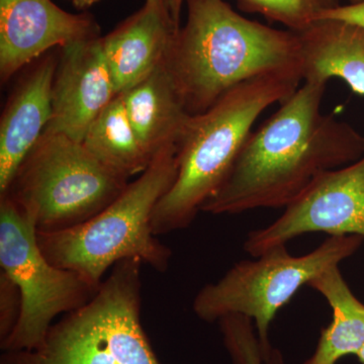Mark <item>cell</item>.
<instances>
[{"mask_svg":"<svg viewBox=\"0 0 364 364\" xmlns=\"http://www.w3.org/2000/svg\"><path fill=\"white\" fill-rule=\"evenodd\" d=\"M326 85L304 83L251 132L229 176L200 212L287 208L318 176L364 156V136L321 111Z\"/></svg>","mask_w":364,"mask_h":364,"instance_id":"obj_1","label":"cell"},{"mask_svg":"<svg viewBox=\"0 0 364 364\" xmlns=\"http://www.w3.org/2000/svg\"><path fill=\"white\" fill-rule=\"evenodd\" d=\"M164 65L191 114L236 86L274 72H301L298 33L248 20L225 0H186Z\"/></svg>","mask_w":364,"mask_h":364,"instance_id":"obj_2","label":"cell"},{"mask_svg":"<svg viewBox=\"0 0 364 364\" xmlns=\"http://www.w3.org/2000/svg\"><path fill=\"white\" fill-rule=\"evenodd\" d=\"M299 72H274L230 90L214 105L189 117L177 145V174L153 212V233H171L193 224L203 203L229 176L256 119L296 92Z\"/></svg>","mask_w":364,"mask_h":364,"instance_id":"obj_3","label":"cell"},{"mask_svg":"<svg viewBox=\"0 0 364 364\" xmlns=\"http://www.w3.org/2000/svg\"><path fill=\"white\" fill-rule=\"evenodd\" d=\"M177 174V145L158 153L149 167L90 220L63 231L38 232L41 250L55 267L78 273L100 287L109 268L139 259L159 272L168 269L171 249L158 240L151 221Z\"/></svg>","mask_w":364,"mask_h":364,"instance_id":"obj_4","label":"cell"},{"mask_svg":"<svg viewBox=\"0 0 364 364\" xmlns=\"http://www.w3.org/2000/svg\"><path fill=\"white\" fill-rule=\"evenodd\" d=\"M142 264L117 263L86 305L53 324L35 348L4 351L0 364H161L141 322Z\"/></svg>","mask_w":364,"mask_h":364,"instance_id":"obj_5","label":"cell"},{"mask_svg":"<svg viewBox=\"0 0 364 364\" xmlns=\"http://www.w3.org/2000/svg\"><path fill=\"white\" fill-rule=\"evenodd\" d=\"M363 241L356 235L330 236L306 255H291L280 245L255 260L239 261L221 279L198 291L193 312L208 323L232 314L252 318L263 358L269 363L274 348L268 332L279 311L301 287L353 255Z\"/></svg>","mask_w":364,"mask_h":364,"instance_id":"obj_6","label":"cell"},{"mask_svg":"<svg viewBox=\"0 0 364 364\" xmlns=\"http://www.w3.org/2000/svg\"><path fill=\"white\" fill-rule=\"evenodd\" d=\"M129 183L82 143L44 134L4 196L32 215L38 232L53 233L88 221L116 200Z\"/></svg>","mask_w":364,"mask_h":364,"instance_id":"obj_7","label":"cell"},{"mask_svg":"<svg viewBox=\"0 0 364 364\" xmlns=\"http://www.w3.org/2000/svg\"><path fill=\"white\" fill-rule=\"evenodd\" d=\"M33 218L9 196L0 198V267L18 287L21 311L4 351L30 350L45 339L53 320L86 305L100 287L78 273L53 265L41 250Z\"/></svg>","mask_w":364,"mask_h":364,"instance_id":"obj_8","label":"cell"},{"mask_svg":"<svg viewBox=\"0 0 364 364\" xmlns=\"http://www.w3.org/2000/svg\"><path fill=\"white\" fill-rule=\"evenodd\" d=\"M364 238V156L318 176L279 219L248 234L244 250L253 257L308 233Z\"/></svg>","mask_w":364,"mask_h":364,"instance_id":"obj_9","label":"cell"},{"mask_svg":"<svg viewBox=\"0 0 364 364\" xmlns=\"http://www.w3.org/2000/svg\"><path fill=\"white\" fill-rule=\"evenodd\" d=\"M100 37L88 14L63 11L52 0H0V76L16 72L58 47Z\"/></svg>","mask_w":364,"mask_h":364,"instance_id":"obj_10","label":"cell"},{"mask_svg":"<svg viewBox=\"0 0 364 364\" xmlns=\"http://www.w3.org/2000/svg\"><path fill=\"white\" fill-rule=\"evenodd\" d=\"M117 95L100 37L62 48L52 88V114L44 134L82 143L86 132Z\"/></svg>","mask_w":364,"mask_h":364,"instance_id":"obj_11","label":"cell"},{"mask_svg":"<svg viewBox=\"0 0 364 364\" xmlns=\"http://www.w3.org/2000/svg\"><path fill=\"white\" fill-rule=\"evenodd\" d=\"M58 58L41 60L7 102L0 122V198L44 135L52 114V88Z\"/></svg>","mask_w":364,"mask_h":364,"instance_id":"obj_12","label":"cell"},{"mask_svg":"<svg viewBox=\"0 0 364 364\" xmlns=\"http://www.w3.org/2000/svg\"><path fill=\"white\" fill-rule=\"evenodd\" d=\"M177 30L168 14L145 4L100 37L117 95L142 82L161 65Z\"/></svg>","mask_w":364,"mask_h":364,"instance_id":"obj_13","label":"cell"},{"mask_svg":"<svg viewBox=\"0 0 364 364\" xmlns=\"http://www.w3.org/2000/svg\"><path fill=\"white\" fill-rule=\"evenodd\" d=\"M296 33L305 82L327 85L330 79L338 78L364 97V26L322 18Z\"/></svg>","mask_w":364,"mask_h":364,"instance_id":"obj_14","label":"cell"},{"mask_svg":"<svg viewBox=\"0 0 364 364\" xmlns=\"http://www.w3.org/2000/svg\"><path fill=\"white\" fill-rule=\"evenodd\" d=\"M119 95L139 140L152 159L165 148L178 145L191 114L164 62L142 82Z\"/></svg>","mask_w":364,"mask_h":364,"instance_id":"obj_15","label":"cell"},{"mask_svg":"<svg viewBox=\"0 0 364 364\" xmlns=\"http://www.w3.org/2000/svg\"><path fill=\"white\" fill-rule=\"evenodd\" d=\"M309 287L324 296L333 318L321 331L313 355L301 364H337L345 356L358 355L364 345V304L352 293L338 267L322 273Z\"/></svg>","mask_w":364,"mask_h":364,"instance_id":"obj_16","label":"cell"},{"mask_svg":"<svg viewBox=\"0 0 364 364\" xmlns=\"http://www.w3.org/2000/svg\"><path fill=\"white\" fill-rule=\"evenodd\" d=\"M82 144L98 161L129 181L142 174L153 160L136 136L122 95L91 124Z\"/></svg>","mask_w":364,"mask_h":364,"instance_id":"obj_17","label":"cell"},{"mask_svg":"<svg viewBox=\"0 0 364 364\" xmlns=\"http://www.w3.org/2000/svg\"><path fill=\"white\" fill-rule=\"evenodd\" d=\"M238 6L245 13L260 14L291 32L301 33L340 4L338 0H238Z\"/></svg>","mask_w":364,"mask_h":364,"instance_id":"obj_18","label":"cell"},{"mask_svg":"<svg viewBox=\"0 0 364 364\" xmlns=\"http://www.w3.org/2000/svg\"><path fill=\"white\" fill-rule=\"evenodd\" d=\"M218 322L223 342L233 364H284L279 349L273 350L269 363L264 360L252 318L232 314Z\"/></svg>","mask_w":364,"mask_h":364,"instance_id":"obj_19","label":"cell"},{"mask_svg":"<svg viewBox=\"0 0 364 364\" xmlns=\"http://www.w3.org/2000/svg\"><path fill=\"white\" fill-rule=\"evenodd\" d=\"M0 342L13 332L21 311L18 287L4 273L0 277Z\"/></svg>","mask_w":364,"mask_h":364,"instance_id":"obj_20","label":"cell"},{"mask_svg":"<svg viewBox=\"0 0 364 364\" xmlns=\"http://www.w3.org/2000/svg\"><path fill=\"white\" fill-rule=\"evenodd\" d=\"M322 18H334L364 26V2L334 7L330 11H325L318 20Z\"/></svg>","mask_w":364,"mask_h":364,"instance_id":"obj_21","label":"cell"},{"mask_svg":"<svg viewBox=\"0 0 364 364\" xmlns=\"http://www.w3.org/2000/svg\"><path fill=\"white\" fill-rule=\"evenodd\" d=\"M186 6V0H169L168 9L172 21L177 28H181L182 9Z\"/></svg>","mask_w":364,"mask_h":364,"instance_id":"obj_22","label":"cell"},{"mask_svg":"<svg viewBox=\"0 0 364 364\" xmlns=\"http://www.w3.org/2000/svg\"><path fill=\"white\" fill-rule=\"evenodd\" d=\"M168 1L169 0H146L145 4H149L151 6L156 7V9H161V11H165V13L168 14L170 16ZM170 18H171V16H170Z\"/></svg>","mask_w":364,"mask_h":364,"instance_id":"obj_23","label":"cell"},{"mask_svg":"<svg viewBox=\"0 0 364 364\" xmlns=\"http://www.w3.org/2000/svg\"><path fill=\"white\" fill-rule=\"evenodd\" d=\"M100 0H71L74 6L77 7L78 9H87L90 7L95 6Z\"/></svg>","mask_w":364,"mask_h":364,"instance_id":"obj_24","label":"cell"},{"mask_svg":"<svg viewBox=\"0 0 364 364\" xmlns=\"http://www.w3.org/2000/svg\"><path fill=\"white\" fill-rule=\"evenodd\" d=\"M356 358H358L359 363L360 364H364V345L363 346V348L360 349V351L358 352V355H356Z\"/></svg>","mask_w":364,"mask_h":364,"instance_id":"obj_25","label":"cell"},{"mask_svg":"<svg viewBox=\"0 0 364 364\" xmlns=\"http://www.w3.org/2000/svg\"><path fill=\"white\" fill-rule=\"evenodd\" d=\"M349 4H358L364 2V0H348Z\"/></svg>","mask_w":364,"mask_h":364,"instance_id":"obj_26","label":"cell"},{"mask_svg":"<svg viewBox=\"0 0 364 364\" xmlns=\"http://www.w3.org/2000/svg\"><path fill=\"white\" fill-rule=\"evenodd\" d=\"M69 1H71V0H69Z\"/></svg>","mask_w":364,"mask_h":364,"instance_id":"obj_27","label":"cell"}]
</instances>
